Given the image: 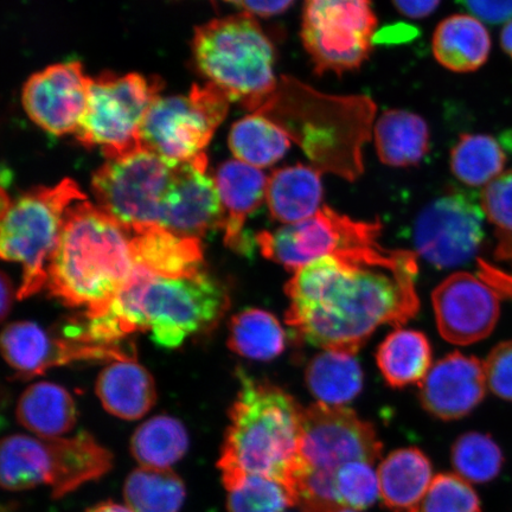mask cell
Segmentation results:
<instances>
[{
	"label": "cell",
	"mask_w": 512,
	"mask_h": 512,
	"mask_svg": "<svg viewBox=\"0 0 512 512\" xmlns=\"http://www.w3.org/2000/svg\"><path fill=\"white\" fill-rule=\"evenodd\" d=\"M292 140L271 119L251 113L230 128L228 145L235 159L265 169L286 156Z\"/></svg>",
	"instance_id": "cell-31"
},
{
	"label": "cell",
	"mask_w": 512,
	"mask_h": 512,
	"mask_svg": "<svg viewBox=\"0 0 512 512\" xmlns=\"http://www.w3.org/2000/svg\"><path fill=\"white\" fill-rule=\"evenodd\" d=\"M471 16L488 24H501L512 19V0H458Z\"/></svg>",
	"instance_id": "cell-42"
},
{
	"label": "cell",
	"mask_w": 512,
	"mask_h": 512,
	"mask_svg": "<svg viewBox=\"0 0 512 512\" xmlns=\"http://www.w3.org/2000/svg\"><path fill=\"white\" fill-rule=\"evenodd\" d=\"M420 512H482V504L467 480L440 473L433 478Z\"/></svg>",
	"instance_id": "cell-38"
},
{
	"label": "cell",
	"mask_w": 512,
	"mask_h": 512,
	"mask_svg": "<svg viewBox=\"0 0 512 512\" xmlns=\"http://www.w3.org/2000/svg\"><path fill=\"white\" fill-rule=\"evenodd\" d=\"M452 464L457 475L473 484H486L501 473L504 456L490 435L465 433L452 447Z\"/></svg>",
	"instance_id": "cell-36"
},
{
	"label": "cell",
	"mask_w": 512,
	"mask_h": 512,
	"mask_svg": "<svg viewBox=\"0 0 512 512\" xmlns=\"http://www.w3.org/2000/svg\"><path fill=\"white\" fill-rule=\"evenodd\" d=\"M19 424L40 438H61L73 430L78 408L59 384L38 382L21 395L16 409Z\"/></svg>",
	"instance_id": "cell-27"
},
{
	"label": "cell",
	"mask_w": 512,
	"mask_h": 512,
	"mask_svg": "<svg viewBox=\"0 0 512 512\" xmlns=\"http://www.w3.org/2000/svg\"><path fill=\"white\" fill-rule=\"evenodd\" d=\"M488 387L503 400L512 401V341L498 344L484 362Z\"/></svg>",
	"instance_id": "cell-41"
},
{
	"label": "cell",
	"mask_w": 512,
	"mask_h": 512,
	"mask_svg": "<svg viewBox=\"0 0 512 512\" xmlns=\"http://www.w3.org/2000/svg\"><path fill=\"white\" fill-rule=\"evenodd\" d=\"M496 258L503 261H512V238L498 239Z\"/></svg>",
	"instance_id": "cell-46"
},
{
	"label": "cell",
	"mask_w": 512,
	"mask_h": 512,
	"mask_svg": "<svg viewBox=\"0 0 512 512\" xmlns=\"http://www.w3.org/2000/svg\"><path fill=\"white\" fill-rule=\"evenodd\" d=\"M223 2H227V3L235 4V5L241 4V0H223Z\"/></svg>",
	"instance_id": "cell-49"
},
{
	"label": "cell",
	"mask_w": 512,
	"mask_h": 512,
	"mask_svg": "<svg viewBox=\"0 0 512 512\" xmlns=\"http://www.w3.org/2000/svg\"><path fill=\"white\" fill-rule=\"evenodd\" d=\"M377 28L371 0H305L302 41L317 75L360 69Z\"/></svg>",
	"instance_id": "cell-11"
},
{
	"label": "cell",
	"mask_w": 512,
	"mask_h": 512,
	"mask_svg": "<svg viewBox=\"0 0 512 512\" xmlns=\"http://www.w3.org/2000/svg\"><path fill=\"white\" fill-rule=\"evenodd\" d=\"M91 76L78 61L49 66L25 82L22 104L28 117L54 136L80 130L88 106Z\"/></svg>",
	"instance_id": "cell-17"
},
{
	"label": "cell",
	"mask_w": 512,
	"mask_h": 512,
	"mask_svg": "<svg viewBox=\"0 0 512 512\" xmlns=\"http://www.w3.org/2000/svg\"><path fill=\"white\" fill-rule=\"evenodd\" d=\"M230 102L209 82L195 85L187 96H160L146 114L140 143L168 162H191L206 155L217 127L227 117Z\"/></svg>",
	"instance_id": "cell-10"
},
{
	"label": "cell",
	"mask_w": 512,
	"mask_h": 512,
	"mask_svg": "<svg viewBox=\"0 0 512 512\" xmlns=\"http://www.w3.org/2000/svg\"><path fill=\"white\" fill-rule=\"evenodd\" d=\"M380 222L356 221L323 206L305 221L255 236L262 255L286 270L297 272L311 262L344 249L379 242Z\"/></svg>",
	"instance_id": "cell-13"
},
{
	"label": "cell",
	"mask_w": 512,
	"mask_h": 512,
	"mask_svg": "<svg viewBox=\"0 0 512 512\" xmlns=\"http://www.w3.org/2000/svg\"><path fill=\"white\" fill-rule=\"evenodd\" d=\"M112 467L113 454L87 432L67 439L9 435L0 448V483L5 490L48 485L55 499L104 477Z\"/></svg>",
	"instance_id": "cell-7"
},
{
	"label": "cell",
	"mask_w": 512,
	"mask_h": 512,
	"mask_svg": "<svg viewBox=\"0 0 512 512\" xmlns=\"http://www.w3.org/2000/svg\"><path fill=\"white\" fill-rule=\"evenodd\" d=\"M86 512H133L130 508L125 507V505H121L114 502H102L100 504L94 505L91 509H88Z\"/></svg>",
	"instance_id": "cell-47"
},
{
	"label": "cell",
	"mask_w": 512,
	"mask_h": 512,
	"mask_svg": "<svg viewBox=\"0 0 512 512\" xmlns=\"http://www.w3.org/2000/svg\"><path fill=\"white\" fill-rule=\"evenodd\" d=\"M374 136L377 156L393 168L418 165L430 151V127L424 118L412 112H384L377 120Z\"/></svg>",
	"instance_id": "cell-28"
},
{
	"label": "cell",
	"mask_w": 512,
	"mask_h": 512,
	"mask_svg": "<svg viewBox=\"0 0 512 512\" xmlns=\"http://www.w3.org/2000/svg\"><path fill=\"white\" fill-rule=\"evenodd\" d=\"M484 363L462 352L441 358L420 383L422 407L435 418H464L480 405L486 392Z\"/></svg>",
	"instance_id": "cell-20"
},
{
	"label": "cell",
	"mask_w": 512,
	"mask_h": 512,
	"mask_svg": "<svg viewBox=\"0 0 512 512\" xmlns=\"http://www.w3.org/2000/svg\"><path fill=\"white\" fill-rule=\"evenodd\" d=\"M207 155L176 163L159 226L187 238L202 239L222 228L223 208L215 178L208 171Z\"/></svg>",
	"instance_id": "cell-19"
},
{
	"label": "cell",
	"mask_w": 512,
	"mask_h": 512,
	"mask_svg": "<svg viewBox=\"0 0 512 512\" xmlns=\"http://www.w3.org/2000/svg\"><path fill=\"white\" fill-rule=\"evenodd\" d=\"M175 165L144 147L106 159L92 178L96 206L127 229L159 226Z\"/></svg>",
	"instance_id": "cell-12"
},
{
	"label": "cell",
	"mask_w": 512,
	"mask_h": 512,
	"mask_svg": "<svg viewBox=\"0 0 512 512\" xmlns=\"http://www.w3.org/2000/svg\"><path fill=\"white\" fill-rule=\"evenodd\" d=\"M433 478L425 453L415 447L396 450L379 469L382 502L392 512H420Z\"/></svg>",
	"instance_id": "cell-25"
},
{
	"label": "cell",
	"mask_w": 512,
	"mask_h": 512,
	"mask_svg": "<svg viewBox=\"0 0 512 512\" xmlns=\"http://www.w3.org/2000/svg\"><path fill=\"white\" fill-rule=\"evenodd\" d=\"M441 0H393L396 10L411 19L431 16L437 10Z\"/></svg>",
	"instance_id": "cell-44"
},
{
	"label": "cell",
	"mask_w": 512,
	"mask_h": 512,
	"mask_svg": "<svg viewBox=\"0 0 512 512\" xmlns=\"http://www.w3.org/2000/svg\"><path fill=\"white\" fill-rule=\"evenodd\" d=\"M484 217L470 192L450 190L421 211L415 224L416 251L438 268L464 265L483 245Z\"/></svg>",
	"instance_id": "cell-15"
},
{
	"label": "cell",
	"mask_w": 512,
	"mask_h": 512,
	"mask_svg": "<svg viewBox=\"0 0 512 512\" xmlns=\"http://www.w3.org/2000/svg\"><path fill=\"white\" fill-rule=\"evenodd\" d=\"M2 352L6 363L24 377L42 375L51 368L74 362L125 361L136 355L132 347L120 343H95L66 335L53 337L31 322L6 326Z\"/></svg>",
	"instance_id": "cell-16"
},
{
	"label": "cell",
	"mask_w": 512,
	"mask_h": 512,
	"mask_svg": "<svg viewBox=\"0 0 512 512\" xmlns=\"http://www.w3.org/2000/svg\"><path fill=\"white\" fill-rule=\"evenodd\" d=\"M300 146L322 174L355 182L364 172L363 147L371 137L376 114L364 95L336 96L316 91L283 76L259 111Z\"/></svg>",
	"instance_id": "cell-4"
},
{
	"label": "cell",
	"mask_w": 512,
	"mask_h": 512,
	"mask_svg": "<svg viewBox=\"0 0 512 512\" xmlns=\"http://www.w3.org/2000/svg\"><path fill=\"white\" fill-rule=\"evenodd\" d=\"M337 512H356V511L352 510V509H341V510H338Z\"/></svg>",
	"instance_id": "cell-50"
},
{
	"label": "cell",
	"mask_w": 512,
	"mask_h": 512,
	"mask_svg": "<svg viewBox=\"0 0 512 512\" xmlns=\"http://www.w3.org/2000/svg\"><path fill=\"white\" fill-rule=\"evenodd\" d=\"M435 60L454 73H472L488 61L491 50L489 31L470 15H453L434 31Z\"/></svg>",
	"instance_id": "cell-26"
},
{
	"label": "cell",
	"mask_w": 512,
	"mask_h": 512,
	"mask_svg": "<svg viewBox=\"0 0 512 512\" xmlns=\"http://www.w3.org/2000/svg\"><path fill=\"white\" fill-rule=\"evenodd\" d=\"M12 285L11 281L8 278V275L5 273L2 274V319L4 320L6 316L9 315V311L11 309L12 304Z\"/></svg>",
	"instance_id": "cell-45"
},
{
	"label": "cell",
	"mask_w": 512,
	"mask_h": 512,
	"mask_svg": "<svg viewBox=\"0 0 512 512\" xmlns=\"http://www.w3.org/2000/svg\"><path fill=\"white\" fill-rule=\"evenodd\" d=\"M214 178L223 208L224 243L235 253L251 256L256 239L248 235L245 224L266 200L268 177L261 169L233 159L221 164Z\"/></svg>",
	"instance_id": "cell-21"
},
{
	"label": "cell",
	"mask_w": 512,
	"mask_h": 512,
	"mask_svg": "<svg viewBox=\"0 0 512 512\" xmlns=\"http://www.w3.org/2000/svg\"><path fill=\"white\" fill-rule=\"evenodd\" d=\"M192 53L204 78L249 112L259 111L278 87L273 43L246 11L197 28Z\"/></svg>",
	"instance_id": "cell-6"
},
{
	"label": "cell",
	"mask_w": 512,
	"mask_h": 512,
	"mask_svg": "<svg viewBox=\"0 0 512 512\" xmlns=\"http://www.w3.org/2000/svg\"><path fill=\"white\" fill-rule=\"evenodd\" d=\"M376 362L390 387L420 384L432 368L431 343L420 331L396 329L380 345Z\"/></svg>",
	"instance_id": "cell-29"
},
{
	"label": "cell",
	"mask_w": 512,
	"mask_h": 512,
	"mask_svg": "<svg viewBox=\"0 0 512 512\" xmlns=\"http://www.w3.org/2000/svg\"><path fill=\"white\" fill-rule=\"evenodd\" d=\"M228 306L226 288L206 271L164 278L136 266L119 296L99 315L86 317L79 332L87 341L113 344L132 332L150 331L159 347L174 349L219 322Z\"/></svg>",
	"instance_id": "cell-2"
},
{
	"label": "cell",
	"mask_w": 512,
	"mask_h": 512,
	"mask_svg": "<svg viewBox=\"0 0 512 512\" xmlns=\"http://www.w3.org/2000/svg\"><path fill=\"white\" fill-rule=\"evenodd\" d=\"M502 48L512 59V19L505 25L501 34Z\"/></svg>",
	"instance_id": "cell-48"
},
{
	"label": "cell",
	"mask_w": 512,
	"mask_h": 512,
	"mask_svg": "<svg viewBox=\"0 0 512 512\" xmlns=\"http://www.w3.org/2000/svg\"><path fill=\"white\" fill-rule=\"evenodd\" d=\"M162 91V80L136 73L91 78L87 111L76 140L88 149L100 147L106 159L137 151L143 147L140 131L146 114Z\"/></svg>",
	"instance_id": "cell-9"
},
{
	"label": "cell",
	"mask_w": 512,
	"mask_h": 512,
	"mask_svg": "<svg viewBox=\"0 0 512 512\" xmlns=\"http://www.w3.org/2000/svg\"><path fill=\"white\" fill-rule=\"evenodd\" d=\"M189 448V435L174 416L158 415L137 428L131 439L134 459L145 467L171 469Z\"/></svg>",
	"instance_id": "cell-32"
},
{
	"label": "cell",
	"mask_w": 512,
	"mask_h": 512,
	"mask_svg": "<svg viewBox=\"0 0 512 512\" xmlns=\"http://www.w3.org/2000/svg\"><path fill=\"white\" fill-rule=\"evenodd\" d=\"M307 388L318 402L344 406L355 400L363 388V370L354 354L324 350L306 368Z\"/></svg>",
	"instance_id": "cell-30"
},
{
	"label": "cell",
	"mask_w": 512,
	"mask_h": 512,
	"mask_svg": "<svg viewBox=\"0 0 512 512\" xmlns=\"http://www.w3.org/2000/svg\"><path fill=\"white\" fill-rule=\"evenodd\" d=\"M322 172L297 164L274 170L268 177L266 202L275 221L288 224L310 219L322 208Z\"/></svg>",
	"instance_id": "cell-23"
},
{
	"label": "cell",
	"mask_w": 512,
	"mask_h": 512,
	"mask_svg": "<svg viewBox=\"0 0 512 512\" xmlns=\"http://www.w3.org/2000/svg\"><path fill=\"white\" fill-rule=\"evenodd\" d=\"M381 452L382 444L374 427L358 418L352 409L322 402L303 408L300 439L303 471L336 475L345 464H374Z\"/></svg>",
	"instance_id": "cell-14"
},
{
	"label": "cell",
	"mask_w": 512,
	"mask_h": 512,
	"mask_svg": "<svg viewBox=\"0 0 512 512\" xmlns=\"http://www.w3.org/2000/svg\"><path fill=\"white\" fill-rule=\"evenodd\" d=\"M336 490L342 507L363 510L371 507L380 496V480L373 464L352 462L336 473Z\"/></svg>",
	"instance_id": "cell-39"
},
{
	"label": "cell",
	"mask_w": 512,
	"mask_h": 512,
	"mask_svg": "<svg viewBox=\"0 0 512 512\" xmlns=\"http://www.w3.org/2000/svg\"><path fill=\"white\" fill-rule=\"evenodd\" d=\"M480 206L496 227L497 239L512 238V170L485 185Z\"/></svg>",
	"instance_id": "cell-40"
},
{
	"label": "cell",
	"mask_w": 512,
	"mask_h": 512,
	"mask_svg": "<svg viewBox=\"0 0 512 512\" xmlns=\"http://www.w3.org/2000/svg\"><path fill=\"white\" fill-rule=\"evenodd\" d=\"M416 256L376 242L311 262L285 286L286 324L313 347L355 355L380 326L399 329L419 312Z\"/></svg>",
	"instance_id": "cell-1"
},
{
	"label": "cell",
	"mask_w": 512,
	"mask_h": 512,
	"mask_svg": "<svg viewBox=\"0 0 512 512\" xmlns=\"http://www.w3.org/2000/svg\"><path fill=\"white\" fill-rule=\"evenodd\" d=\"M505 164L502 146L488 134H462L451 151L453 175L469 187L488 185L503 174Z\"/></svg>",
	"instance_id": "cell-35"
},
{
	"label": "cell",
	"mask_w": 512,
	"mask_h": 512,
	"mask_svg": "<svg viewBox=\"0 0 512 512\" xmlns=\"http://www.w3.org/2000/svg\"><path fill=\"white\" fill-rule=\"evenodd\" d=\"M293 3L294 0H241L240 5L253 16L273 17L284 14Z\"/></svg>",
	"instance_id": "cell-43"
},
{
	"label": "cell",
	"mask_w": 512,
	"mask_h": 512,
	"mask_svg": "<svg viewBox=\"0 0 512 512\" xmlns=\"http://www.w3.org/2000/svg\"><path fill=\"white\" fill-rule=\"evenodd\" d=\"M228 347L248 360L272 361L285 350V330L272 313L248 309L232 318Z\"/></svg>",
	"instance_id": "cell-33"
},
{
	"label": "cell",
	"mask_w": 512,
	"mask_h": 512,
	"mask_svg": "<svg viewBox=\"0 0 512 512\" xmlns=\"http://www.w3.org/2000/svg\"><path fill=\"white\" fill-rule=\"evenodd\" d=\"M95 392L108 413L128 421L143 418L157 401L155 380L136 358L115 361L102 370Z\"/></svg>",
	"instance_id": "cell-24"
},
{
	"label": "cell",
	"mask_w": 512,
	"mask_h": 512,
	"mask_svg": "<svg viewBox=\"0 0 512 512\" xmlns=\"http://www.w3.org/2000/svg\"><path fill=\"white\" fill-rule=\"evenodd\" d=\"M185 495L183 480L171 469L139 467L124 485L126 505L133 512H179Z\"/></svg>",
	"instance_id": "cell-34"
},
{
	"label": "cell",
	"mask_w": 512,
	"mask_h": 512,
	"mask_svg": "<svg viewBox=\"0 0 512 512\" xmlns=\"http://www.w3.org/2000/svg\"><path fill=\"white\" fill-rule=\"evenodd\" d=\"M134 268L130 230L85 200L64 217L47 285L63 304L85 307L86 317H93L130 283Z\"/></svg>",
	"instance_id": "cell-5"
},
{
	"label": "cell",
	"mask_w": 512,
	"mask_h": 512,
	"mask_svg": "<svg viewBox=\"0 0 512 512\" xmlns=\"http://www.w3.org/2000/svg\"><path fill=\"white\" fill-rule=\"evenodd\" d=\"M432 303L440 335L456 345H470L490 336L501 315L494 288L466 272L454 273L439 284Z\"/></svg>",
	"instance_id": "cell-18"
},
{
	"label": "cell",
	"mask_w": 512,
	"mask_h": 512,
	"mask_svg": "<svg viewBox=\"0 0 512 512\" xmlns=\"http://www.w3.org/2000/svg\"><path fill=\"white\" fill-rule=\"evenodd\" d=\"M128 230L137 267L164 278L191 277L204 271L200 239L177 235L160 226Z\"/></svg>",
	"instance_id": "cell-22"
},
{
	"label": "cell",
	"mask_w": 512,
	"mask_h": 512,
	"mask_svg": "<svg viewBox=\"0 0 512 512\" xmlns=\"http://www.w3.org/2000/svg\"><path fill=\"white\" fill-rule=\"evenodd\" d=\"M0 254L23 266L18 298L41 291L48 283V265L62 232L64 217L73 204L87 200L79 184L63 179L54 187L37 188L11 201L2 191Z\"/></svg>",
	"instance_id": "cell-8"
},
{
	"label": "cell",
	"mask_w": 512,
	"mask_h": 512,
	"mask_svg": "<svg viewBox=\"0 0 512 512\" xmlns=\"http://www.w3.org/2000/svg\"><path fill=\"white\" fill-rule=\"evenodd\" d=\"M294 498L283 483L260 476H247L228 490V512H284Z\"/></svg>",
	"instance_id": "cell-37"
},
{
	"label": "cell",
	"mask_w": 512,
	"mask_h": 512,
	"mask_svg": "<svg viewBox=\"0 0 512 512\" xmlns=\"http://www.w3.org/2000/svg\"><path fill=\"white\" fill-rule=\"evenodd\" d=\"M240 390L217 466L228 490L247 476L283 483L292 492L304 470L300 458L303 408L284 389L238 371ZM296 504V499H294Z\"/></svg>",
	"instance_id": "cell-3"
}]
</instances>
